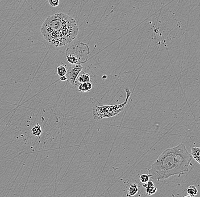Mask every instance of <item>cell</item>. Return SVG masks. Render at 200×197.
<instances>
[{
  "label": "cell",
  "instance_id": "6da1fadb",
  "mask_svg": "<svg viewBox=\"0 0 200 197\" xmlns=\"http://www.w3.org/2000/svg\"><path fill=\"white\" fill-rule=\"evenodd\" d=\"M192 159L185 146L180 144L163 152L151 165L149 174L158 181L166 180L175 175L181 176L189 171L188 167Z\"/></svg>",
  "mask_w": 200,
  "mask_h": 197
},
{
  "label": "cell",
  "instance_id": "7a4b0ae2",
  "mask_svg": "<svg viewBox=\"0 0 200 197\" xmlns=\"http://www.w3.org/2000/svg\"><path fill=\"white\" fill-rule=\"evenodd\" d=\"M44 39L55 47H62L76 38L79 27L72 17L64 13L54 14L47 18L40 29Z\"/></svg>",
  "mask_w": 200,
  "mask_h": 197
},
{
  "label": "cell",
  "instance_id": "3957f363",
  "mask_svg": "<svg viewBox=\"0 0 200 197\" xmlns=\"http://www.w3.org/2000/svg\"><path fill=\"white\" fill-rule=\"evenodd\" d=\"M125 91L126 93V98L123 103L116 105L94 106L93 108L94 119L96 120H99L104 118L111 117L118 115L122 111L128 104V99L132 95L129 88H126Z\"/></svg>",
  "mask_w": 200,
  "mask_h": 197
},
{
  "label": "cell",
  "instance_id": "277c9868",
  "mask_svg": "<svg viewBox=\"0 0 200 197\" xmlns=\"http://www.w3.org/2000/svg\"><path fill=\"white\" fill-rule=\"evenodd\" d=\"M89 53L88 45L86 43L80 42L68 47L65 52V56L69 63L81 64L87 61Z\"/></svg>",
  "mask_w": 200,
  "mask_h": 197
},
{
  "label": "cell",
  "instance_id": "5b68a950",
  "mask_svg": "<svg viewBox=\"0 0 200 197\" xmlns=\"http://www.w3.org/2000/svg\"><path fill=\"white\" fill-rule=\"evenodd\" d=\"M81 64H72L67 70L66 77L67 81L73 86H76V80L82 70Z\"/></svg>",
  "mask_w": 200,
  "mask_h": 197
},
{
  "label": "cell",
  "instance_id": "8992f818",
  "mask_svg": "<svg viewBox=\"0 0 200 197\" xmlns=\"http://www.w3.org/2000/svg\"><path fill=\"white\" fill-rule=\"evenodd\" d=\"M143 187L146 188V193L149 195H153L157 192V188L155 186L153 181H149L147 183H145V184H143Z\"/></svg>",
  "mask_w": 200,
  "mask_h": 197
},
{
  "label": "cell",
  "instance_id": "52a82bcc",
  "mask_svg": "<svg viewBox=\"0 0 200 197\" xmlns=\"http://www.w3.org/2000/svg\"><path fill=\"white\" fill-rule=\"evenodd\" d=\"M92 88V84L89 81L83 83H80L78 87V90L80 92H89Z\"/></svg>",
  "mask_w": 200,
  "mask_h": 197
},
{
  "label": "cell",
  "instance_id": "ba28073f",
  "mask_svg": "<svg viewBox=\"0 0 200 197\" xmlns=\"http://www.w3.org/2000/svg\"><path fill=\"white\" fill-rule=\"evenodd\" d=\"M191 155L193 159H195L197 163L200 164V148L195 146L191 150Z\"/></svg>",
  "mask_w": 200,
  "mask_h": 197
},
{
  "label": "cell",
  "instance_id": "9c48e42d",
  "mask_svg": "<svg viewBox=\"0 0 200 197\" xmlns=\"http://www.w3.org/2000/svg\"><path fill=\"white\" fill-rule=\"evenodd\" d=\"M77 81L80 83H83L90 81V75L88 73H80L77 77Z\"/></svg>",
  "mask_w": 200,
  "mask_h": 197
},
{
  "label": "cell",
  "instance_id": "30bf717a",
  "mask_svg": "<svg viewBox=\"0 0 200 197\" xmlns=\"http://www.w3.org/2000/svg\"><path fill=\"white\" fill-rule=\"evenodd\" d=\"M138 192V186L136 184H132L130 185V188L128 189V194L130 197H132L136 195Z\"/></svg>",
  "mask_w": 200,
  "mask_h": 197
},
{
  "label": "cell",
  "instance_id": "8fae6325",
  "mask_svg": "<svg viewBox=\"0 0 200 197\" xmlns=\"http://www.w3.org/2000/svg\"><path fill=\"white\" fill-rule=\"evenodd\" d=\"M187 192L189 195L192 197H195L198 194V190L195 186L190 185L187 189Z\"/></svg>",
  "mask_w": 200,
  "mask_h": 197
},
{
  "label": "cell",
  "instance_id": "7c38bea8",
  "mask_svg": "<svg viewBox=\"0 0 200 197\" xmlns=\"http://www.w3.org/2000/svg\"><path fill=\"white\" fill-rule=\"evenodd\" d=\"M31 132L34 136L40 137L42 132L41 127L38 124L35 125L34 127L31 129Z\"/></svg>",
  "mask_w": 200,
  "mask_h": 197
},
{
  "label": "cell",
  "instance_id": "4fadbf2b",
  "mask_svg": "<svg viewBox=\"0 0 200 197\" xmlns=\"http://www.w3.org/2000/svg\"><path fill=\"white\" fill-rule=\"evenodd\" d=\"M67 69L64 66H59L57 68V73L59 77H63L65 76L67 73Z\"/></svg>",
  "mask_w": 200,
  "mask_h": 197
},
{
  "label": "cell",
  "instance_id": "5bb4252c",
  "mask_svg": "<svg viewBox=\"0 0 200 197\" xmlns=\"http://www.w3.org/2000/svg\"><path fill=\"white\" fill-rule=\"evenodd\" d=\"M151 177V175L149 174H141L139 177V180L142 183H147L149 180V177Z\"/></svg>",
  "mask_w": 200,
  "mask_h": 197
},
{
  "label": "cell",
  "instance_id": "9a60e30c",
  "mask_svg": "<svg viewBox=\"0 0 200 197\" xmlns=\"http://www.w3.org/2000/svg\"><path fill=\"white\" fill-rule=\"evenodd\" d=\"M49 4L52 7H56L59 5V0H48Z\"/></svg>",
  "mask_w": 200,
  "mask_h": 197
},
{
  "label": "cell",
  "instance_id": "2e32d148",
  "mask_svg": "<svg viewBox=\"0 0 200 197\" xmlns=\"http://www.w3.org/2000/svg\"><path fill=\"white\" fill-rule=\"evenodd\" d=\"M60 81H67V77H66V76H63V77H60Z\"/></svg>",
  "mask_w": 200,
  "mask_h": 197
},
{
  "label": "cell",
  "instance_id": "e0dca14e",
  "mask_svg": "<svg viewBox=\"0 0 200 197\" xmlns=\"http://www.w3.org/2000/svg\"><path fill=\"white\" fill-rule=\"evenodd\" d=\"M191 197V196H190V195H186V196H184V197Z\"/></svg>",
  "mask_w": 200,
  "mask_h": 197
}]
</instances>
